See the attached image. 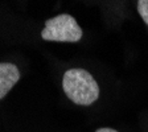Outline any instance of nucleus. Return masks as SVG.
Returning <instances> with one entry per match:
<instances>
[{
  "mask_svg": "<svg viewBox=\"0 0 148 132\" xmlns=\"http://www.w3.org/2000/svg\"><path fill=\"white\" fill-rule=\"evenodd\" d=\"M62 87L69 99L79 106H90L98 99L99 86L94 77L83 69H70L64 74Z\"/></svg>",
  "mask_w": 148,
  "mask_h": 132,
  "instance_id": "obj_1",
  "label": "nucleus"
},
{
  "mask_svg": "<svg viewBox=\"0 0 148 132\" xmlns=\"http://www.w3.org/2000/svg\"><path fill=\"white\" fill-rule=\"evenodd\" d=\"M20 79V70L11 62H0V99L9 92Z\"/></svg>",
  "mask_w": 148,
  "mask_h": 132,
  "instance_id": "obj_3",
  "label": "nucleus"
},
{
  "mask_svg": "<svg viewBox=\"0 0 148 132\" xmlns=\"http://www.w3.org/2000/svg\"><path fill=\"white\" fill-rule=\"evenodd\" d=\"M97 132H118V131H115L112 128H99Z\"/></svg>",
  "mask_w": 148,
  "mask_h": 132,
  "instance_id": "obj_5",
  "label": "nucleus"
},
{
  "mask_svg": "<svg viewBox=\"0 0 148 132\" xmlns=\"http://www.w3.org/2000/svg\"><path fill=\"white\" fill-rule=\"evenodd\" d=\"M82 36L83 32L77 24V20L66 13H61L46 20L41 32L42 40L57 42H78Z\"/></svg>",
  "mask_w": 148,
  "mask_h": 132,
  "instance_id": "obj_2",
  "label": "nucleus"
},
{
  "mask_svg": "<svg viewBox=\"0 0 148 132\" xmlns=\"http://www.w3.org/2000/svg\"><path fill=\"white\" fill-rule=\"evenodd\" d=\"M138 12L148 25V0H138Z\"/></svg>",
  "mask_w": 148,
  "mask_h": 132,
  "instance_id": "obj_4",
  "label": "nucleus"
}]
</instances>
